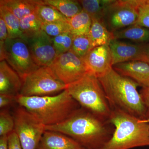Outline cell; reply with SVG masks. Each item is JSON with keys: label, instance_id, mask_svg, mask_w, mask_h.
I'll return each instance as SVG.
<instances>
[{"label": "cell", "instance_id": "obj_1", "mask_svg": "<svg viewBox=\"0 0 149 149\" xmlns=\"http://www.w3.org/2000/svg\"><path fill=\"white\" fill-rule=\"evenodd\" d=\"M45 130L63 133L86 149H98L110 139L114 128L109 121L80 107L63 122L45 126Z\"/></svg>", "mask_w": 149, "mask_h": 149}, {"label": "cell", "instance_id": "obj_2", "mask_svg": "<svg viewBox=\"0 0 149 149\" xmlns=\"http://www.w3.org/2000/svg\"><path fill=\"white\" fill-rule=\"evenodd\" d=\"M98 78L112 110L120 111L135 117L146 119V108L138 84L132 79L111 70Z\"/></svg>", "mask_w": 149, "mask_h": 149}, {"label": "cell", "instance_id": "obj_3", "mask_svg": "<svg viewBox=\"0 0 149 149\" xmlns=\"http://www.w3.org/2000/svg\"><path fill=\"white\" fill-rule=\"evenodd\" d=\"M16 101L45 126L63 122L81 107L66 90L52 96L25 97L19 95L16 97Z\"/></svg>", "mask_w": 149, "mask_h": 149}, {"label": "cell", "instance_id": "obj_4", "mask_svg": "<svg viewBox=\"0 0 149 149\" xmlns=\"http://www.w3.org/2000/svg\"><path fill=\"white\" fill-rule=\"evenodd\" d=\"M109 122L114 131L98 149H130L149 146V121L119 110L112 111Z\"/></svg>", "mask_w": 149, "mask_h": 149}, {"label": "cell", "instance_id": "obj_5", "mask_svg": "<svg viewBox=\"0 0 149 149\" xmlns=\"http://www.w3.org/2000/svg\"><path fill=\"white\" fill-rule=\"evenodd\" d=\"M81 107L109 121L112 109L98 78L88 72L66 89Z\"/></svg>", "mask_w": 149, "mask_h": 149}, {"label": "cell", "instance_id": "obj_6", "mask_svg": "<svg viewBox=\"0 0 149 149\" xmlns=\"http://www.w3.org/2000/svg\"><path fill=\"white\" fill-rule=\"evenodd\" d=\"M22 80L19 95L25 97L54 95L65 91L67 87L49 66L40 67Z\"/></svg>", "mask_w": 149, "mask_h": 149}, {"label": "cell", "instance_id": "obj_7", "mask_svg": "<svg viewBox=\"0 0 149 149\" xmlns=\"http://www.w3.org/2000/svg\"><path fill=\"white\" fill-rule=\"evenodd\" d=\"M0 60H5L22 79L40 67L35 63L27 42L22 38L8 39L0 49Z\"/></svg>", "mask_w": 149, "mask_h": 149}, {"label": "cell", "instance_id": "obj_8", "mask_svg": "<svg viewBox=\"0 0 149 149\" xmlns=\"http://www.w3.org/2000/svg\"><path fill=\"white\" fill-rule=\"evenodd\" d=\"M14 131L22 149H37L45 131V126L24 108L19 105L13 115Z\"/></svg>", "mask_w": 149, "mask_h": 149}, {"label": "cell", "instance_id": "obj_9", "mask_svg": "<svg viewBox=\"0 0 149 149\" xmlns=\"http://www.w3.org/2000/svg\"><path fill=\"white\" fill-rule=\"evenodd\" d=\"M138 18L139 0H119L109 6L103 20L113 32L136 24Z\"/></svg>", "mask_w": 149, "mask_h": 149}, {"label": "cell", "instance_id": "obj_10", "mask_svg": "<svg viewBox=\"0 0 149 149\" xmlns=\"http://www.w3.org/2000/svg\"><path fill=\"white\" fill-rule=\"evenodd\" d=\"M50 67L66 85L80 80L90 72L84 58L71 50L58 56Z\"/></svg>", "mask_w": 149, "mask_h": 149}, {"label": "cell", "instance_id": "obj_11", "mask_svg": "<svg viewBox=\"0 0 149 149\" xmlns=\"http://www.w3.org/2000/svg\"><path fill=\"white\" fill-rule=\"evenodd\" d=\"M25 40L36 64L50 66L57 56L52 37L42 30Z\"/></svg>", "mask_w": 149, "mask_h": 149}, {"label": "cell", "instance_id": "obj_12", "mask_svg": "<svg viewBox=\"0 0 149 149\" xmlns=\"http://www.w3.org/2000/svg\"><path fill=\"white\" fill-rule=\"evenodd\" d=\"M84 59L90 72L97 78L106 74L113 66L112 57L109 45L93 48Z\"/></svg>", "mask_w": 149, "mask_h": 149}, {"label": "cell", "instance_id": "obj_13", "mask_svg": "<svg viewBox=\"0 0 149 149\" xmlns=\"http://www.w3.org/2000/svg\"><path fill=\"white\" fill-rule=\"evenodd\" d=\"M109 46L111 52L113 65L132 61H145L143 45L125 42L113 39L110 41Z\"/></svg>", "mask_w": 149, "mask_h": 149}, {"label": "cell", "instance_id": "obj_14", "mask_svg": "<svg viewBox=\"0 0 149 149\" xmlns=\"http://www.w3.org/2000/svg\"><path fill=\"white\" fill-rule=\"evenodd\" d=\"M113 68L119 74L132 79L142 88L149 87V63L132 61L114 65Z\"/></svg>", "mask_w": 149, "mask_h": 149}, {"label": "cell", "instance_id": "obj_15", "mask_svg": "<svg viewBox=\"0 0 149 149\" xmlns=\"http://www.w3.org/2000/svg\"><path fill=\"white\" fill-rule=\"evenodd\" d=\"M22 80L18 73L5 60L0 62V94L17 96L22 87Z\"/></svg>", "mask_w": 149, "mask_h": 149}, {"label": "cell", "instance_id": "obj_16", "mask_svg": "<svg viewBox=\"0 0 149 149\" xmlns=\"http://www.w3.org/2000/svg\"><path fill=\"white\" fill-rule=\"evenodd\" d=\"M37 149H86L63 133L46 130Z\"/></svg>", "mask_w": 149, "mask_h": 149}, {"label": "cell", "instance_id": "obj_17", "mask_svg": "<svg viewBox=\"0 0 149 149\" xmlns=\"http://www.w3.org/2000/svg\"><path fill=\"white\" fill-rule=\"evenodd\" d=\"M41 1L39 0H1L0 5L5 7L20 19L35 13Z\"/></svg>", "mask_w": 149, "mask_h": 149}, {"label": "cell", "instance_id": "obj_18", "mask_svg": "<svg viewBox=\"0 0 149 149\" xmlns=\"http://www.w3.org/2000/svg\"><path fill=\"white\" fill-rule=\"evenodd\" d=\"M92 24L89 35L94 47L109 45L114 39L113 32L108 30L103 19L92 18Z\"/></svg>", "mask_w": 149, "mask_h": 149}, {"label": "cell", "instance_id": "obj_19", "mask_svg": "<svg viewBox=\"0 0 149 149\" xmlns=\"http://www.w3.org/2000/svg\"><path fill=\"white\" fill-rule=\"evenodd\" d=\"M114 39H128L139 43L149 41V29L135 24L113 32Z\"/></svg>", "mask_w": 149, "mask_h": 149}, {"label": "cell", "instance_id": "obj_20", "mask_svg": "<svg viewBox=\"0 0 149 149\" xmlns=\"http://www.w3.org/2000/svg\"><path fill=\"white\" fill-rule=\"evenodd\" d=\"M44 3L55 8L68 19L83 10L78 1L73 0H44Z\"/></svg>", "mask_w": 149, "mask_h": 149}, {"label": "cell", "instance_id": "obj_21", "mask_svg": "<svg viewBox=\"0 0 149 149\" xmlns=\"http://www.w3.org/2000/svg\"><path fill=\"white\" fill-rule=\"evenodd\" d=\"M68 19L71 32L73 35H89L92 19L85 11L83 10L79 13Z\"/></svg>", "mask_w": 149, "mask_h": 149}, {"label": "cell", "instance_id": "obj_22", "mask_svg": "<svg viewBox=\"0 0 149 149\" xmlns=\"http://www.w3.org/2000/svg\"><path fill=\"white\" fill-rule=\"evenodd\" d=\"M83 10L91 18L103 19L106 11L113 1L111 0H81L78 1Z\"/></svg>", "mask_w": 149, "mask_h": 149}, {"label": "cell", "instance_id": "obj_23", "mask_svg": "<svg viewBox=\"0 0 149 149\" xmlns=\"http://www.w3.org/2000/svg\"><path fill=\"white\" fill-rule=\"evenodd\" d=\"M0 16L5 22L8 32V39L22 38L24 37L20 29L19 19L6 8L0 5Z\"/></svg>", "mask_w": 149, "mask_h": 149}, {"label": "cell", "instance_id": "obj_24", "mask_svg": "<svg viewBox=\"0 0 149 149\" xmlns=\"http://www.w3.org/2000/svg\"><path fill=\"white\" fill-rule=\"evenodd\" d=\"M35 13L42 23L68 20V18L62 14L52 7L44 3L43 1L37 6Z\"/></svg>", "mask_w": 149, "mask_h": 149}, {"label": "cell", "instance_id": "obj_25", "mask_svg": "<svg viewBox=\"0 0 149 149\" xmlns=\"http://www.w3.org/2000/svg\"><path fill=\"white\" fill-rule=\"evenodd\" d=\"M20 29L24 40L34 36L42 30V22L35 13L19 19Z\"/></svg>", "mask_w": 149, "mask_h": 149}, {"label": "cell", "instance_id": "obj_26", "mask_svg": "<svg viewBox=\"0 0 149 149\" xmlns=\"http://www.w3.org/2000/svg\"><path fill=\"white\" fill-rule=\"evenodd\" d=\"M94 48L89 35H74L71 50L77 56L84 58Z\"/></svg>", "mask_w": 149, "mask_h": 149}, {"label": "cell", "instance_id": "obj_27", "mask_svg": "<svg viewBox=\"0 0 149 149\" xmlns=\"http://www.w3.org/2000/svg\"><path fill=\"white\" fill-rule=\"evenodd\" d=\"M74 37L72 32H68L52 37L57 56L71 50Z\"/></svg>", "mask_w": 149, "mask_h": 149}, {"label": "cell", "instance_id": "obj_28", "mask_svg": "<svg viewBox=\"0 0 149 149\" xmlns=\"http://www.w3.org/2000/svg\"><path fill=\"white\" fill-rule=\"evenodd\" d=\"M42 30L52 37H55L63 33L71 32L68 19L67 21L42 23Z\"/></svg>", "mask_w": 149, "mask_h": 149}, {"label": "cell", "instance_id": "obj_29", "mask_svg": "<svg viewBox=\"0 0 149 149\" xmlns=\"http://www.w3.org/2000/svg\"><path fill=\"white\" fill-rule=\"evenodd\" d=\"M15 122L13 115L8 109H2L0 111V137L8 136L14 131Z\"/></svg>", "mask_w": 149, "mask_h": 149}, {"label": "cell", "instance_id": "obj_30", "mask_svg": "<svg viewBox=\"0 0 149 149\" xmlns=\"http://www.w3.org/2000/svg\"><path fill=\"white\" fill-rule=\"evenodd\" d=\"M136 24L149 29L148 0H139V18Z\"/></svg>", "mask_w": 149, "mask_h": 149}, {"label": "cell", "instance_id": "obj_31", "mask_svg": "<svg viewBox=\"0 0 149 149\" xmlns=\"http://www.w3.org/2000/svg\"><path fill=\"white\" fill-rule=\"evenodd\" d=\"M16 97L11 95L0 94L1 110L8 109L9 108L17 103Z\"/></svg>", "mask_w": 149, "mask_h": 149}, {"label": "cell", "instance_id": "obj_32", "mask_svg": "<svg viewBox=\"0 0 149 149\" xmlns=\"http://www.w3.org/2000/svg\"><path fill=\"white\" fill-rule=\"evenodd\" d=\"M8 39V32L5 22L0 16V49H3L6 40Z\"/></svg>", "mask_w": 149, "mask_h": 149}, {"label": "cell", "instance_id": "obj_33", "mask_svg": "<svg viewBox=\"0 0 149 149\" xmlns=\"http://www.w3.org/2000/svg\"><path fill=\"white\" fill-rule=\"evenodd\" d=\"M8 149H22L18 137L14 131L8 136Z\"/></svg>", "mask_w": 149, "mask_h": 149}, {"label": "cell", "instance_id": "obj_34", "mask_svg": "<svg viewBox=\"0 0 149 149\" xmlns=\"http://www.w3.org/2000/svg\"><path fill=\"white\" fill-rule=\"evenodd\" d=\"M140 93L146 108V119L149 121V87L142 88Z\"/></svg>", "mask_w": 149, "mask_h": 149}, {"label": "cell", "instance_id": "obj_35", "mask_svg": "<svg viewBox=\"0 0 149 149\" xmlns=\"http://www.w3.org/2000/svg\"><path fill=\"white\" fill-rule=\"evenodd\" d=\"M0 149H8V136L0 137Z\"/></svg>", "mask_w": 149, "mask_h": 149}, {"label": "cell", "instance_id": "obj_36", "mask_svg": "<svg viewBox=\"0 0 149 149\" xmlns=\"http://www.w3.org/2000/svg\"><path fill=\"white\" fill-rule=\"evenodd\" d=\"M143 55L145 61L149 63V43L143 45Z\"/></svg>", "mask_w": 149, "mask_h": 149}, {"label": "cell", "instance_id": "obj_37", "mask_svg": "<svg viewBox=\"0 0 149 149\" xmlns=\"http://www.w3.org/2000/svg\"><path fill=\"white\" fill-rule=\"evenodd\" d=\"M148 1H149V0H148Z\"/></svg>", "mask_w": 149, "mask_h": 149}]
</instances>
